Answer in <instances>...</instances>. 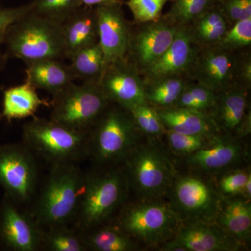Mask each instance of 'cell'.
<instances>
[{"label": "cell", "mask_w": 251, "mask_h": 251, "mask_svg": "<svg viewBox=\"0 0 251 251\" xmlns=\"http://www.w3.org/2000/svg\"><path fill=\"white\" fill-rule=\"evenodd\" d=\"M79 165H52L39 186L29 210L41 228L73 225L85 182V173Z\"/></svg>", "instance_id": "6da1fadb"}, {"label": "cell", "mask_w": 251, "mask_h": 251, "mask_svg": "<svg viewBox=\"0 0 251 251\" xmlns=\"http://www.w3.org/2000/svg\"><path fill=\"white\" fill-rule=\"evenodd\" d=\"M85 175L83 191L73 226L86 230L113 220L130 192L120 165L97 166Z\"/></svg>", "instance_id": "7a4b0ae2"}, {"label": "cell", "mask_w": 251, "mask_h": 251, "mask_svg": "<svg viewBox=\"0 0 251 251\" xmlns=\"http://www.w3.org/2000/svg\"><path fill=\"white\" fill-rule=\"evenodd\" d=\"M142 135L129 110L110 102L87 132V159L97 166L120 165Z\"/></svg>", "instance_id": "3957f363"}, {"label": "cell", "mask_w": 251, "mask_h": 251, "mask_svg": "<svg viewBox=\"0 0 251 251\" xmlns=\"http://www.w3.org/2000/svg\"><path fill=\"white\" fill-rule=\"evenodd\" d=\"M4 46L8 58L21 59L26 65L42 59H65L62 23L31 11L6 29Z\"/></svg>", "instance_id": "277c9868"}, {"label": "cell", "mask_w": 251, "mask_h": 251, "mask_svg": "<svg viewBox=\"0 0 251 251\" xmlns=\"http://www.w3.org/2000/svg\"><path fill=\"white\" fill-rule=\"evenodd\" d=\"M155 143L140 142L120 165L129 191L141 201L167 196L176 175L170 158Z\"/></svg>", "instance_id": "5b68a950"}, {"label": "cell", "mask_w": 251, "mask_h": 251, "mask_svg": "<svg viewBox=\"0 0 251 251\" xmlns=\"http://www.w3.org/2000/svg\"><path fill=\"white\" fill-rule=\"evenodd\" d=\"M23 143L38 158L52 165L80 163L88 158L87 133L77 131L52 119L34 116L23 125Z\"/></svg>", "instance_id": "8992f818"}, {"label": "cell", "mask_w": 251, "mask_h": 251, "mask_svg": "<svg viewBox=\"0 0 251 251\" xmlns=\"http://www.w3.org/2000/svg\"><path fill=\"white\" fill-rule=\"evenodd\" d=\"M113 219L135 242L156 249L173 239L182 224L169 203L161 199L126 202Z\"/></svg>", "instance_id": "52a82bcc"}, {"label": "cell", "mask_w": 251, "mask_h": 251, "mask_svg": "<svg viewBox=\"0 0 251 251\" xmlns=\"http://www.w3.org/2000/svg\"><path fill=\"white\" fill-rule=\"evenodd\" d=\"M167 196L182 223L214 222L223 198L216 184L198 173L175 175Z\"/></svg>", "instance_id": "ba28073f"}, {"label": "cell", "mask_w": 251, "mask_h": 251, "mask_svg": "<svg viewBox=\"0 0 251 251\" xmlns=\"http://www.w3.org/2000/svg\"><path fill=\"white\" fill-rule=\"evenodd\" d=\"M110 103L98 82H74L54 96L50 118L87 133Z\"/></svg>", "instance_id": "9c48e42d"}, {"label": "cell", "mask_w": 251, "mask_h": 251, "mask_svg": "<svg viewBox=\"0 0 251 251\" xmlns=\"http://www.w3.org/2000/svg\"><path fill=\"white\" fill-rule=\"evenodd\" d=\"M37 158L25 144L0 145V185L6 197L26 208L39 186Z\"/></svg>", "instance_id": "30bf717a"}, {"label": "cell", "mask_w": 251, "mask_h": 251, "mask_svg": "<svg viewBox=\"0 0 251 251\" xmlns=\"http://www.w3.org/2000/svg\"><path fill=\"white\" fill-rule=\"evenodd\" d=\"M237 51L216 45L199 48L188 77L216 94L237 85V71L241 54Z\"/></svg>", "instance_id": "8fae6325"}, {"label": "cell", "mask_w": 251, "mask_h": 251, "mask_svg": "<svg viewBox=\"0 0 251 251\" xmlns=\"http://www.w3.org/2000/svg\"><path fill=\"white\" fill-rule=\"evenodd\" d=\"M42 233L30 210L4 196L0 204V248L11 251L42 250Z\"/></svg>", "instance_id": "7c38bea8"}, {"label": "cell", "mask_w": 251, "mask_h": 251, "mask_svg": "<svg viewBox=\"0 0 251 251\" xmlns=\"http://www.w3.org/2000/svg\"><path fill=\"white\" fill-rule=\"evenodd\" d=\"M137 25L138 27L132 26L126 57L140 73L166 52L180 27L168 21L163 15L156 21Z\"/></svg>", "instance_id": "4fadbf2b"}, {"label": "cell", "mask_w": 251, "mask_h": 251, "mask_svg": "<svg viewBox=\"0 0 251 251\" xmlns=\"http://www.w3.org/2000/svg\"><path fill=\"white\" fill-rule=\"evenodd\" d=\"M99 85L110 102L129 111L147 102L139 71L127 57L107 64Z\"/></svg>", "instance_id": "5bb4252c"}, {"label": "cell", "mask_w": 251, "mask_h": 251, "mask_svg": "<svg viewBox=\"0 0 251 251\" xmlns=\"http://www.w3.org/2000/svg\"><path fill=\"white\" fill-rule=\"evenodd\" d=\"M123 4L97 6L98 41L103 50L106 65L126 57L132 25L127 21Z\"/></svg>", "instance_id": "9a60e30c"}, {"label": "cell", "mask_w": 251, "mask_h": 251, "mask_svg": "<svg viewBox=\"0 0 251 251\" xmlns=\"http://www.w3.org/2000/svg\"><path fill=\"white\" fill-rule=\"evenodd\" d=\"M199 47L193 42L188 26L180 27L171 46L156 62L140 73L144 83L171 75H186Z\"/></svg>", "instance_id": "2e32d148"}, {"label": "cell", "mask_w": 251, "mask_h": 251, "mask_svg": "<svg viewBox=\"0 0 251 251\" xmlns=\"http://www.w3.org/2000/svg\"><path fill=\"white\" fill-rule=\"evenodd\" d=\"M244 148L237 138L219 133L196 152L185 157L186 166L203 174L216 175L232 168L242 160Z\"/></svg>", "instance_id": "e0dca14e"}, {"label": "cell", "mask_w": 251, "mask_h": 251, "mask_svg": "<svg viewBox=\"0 0 251 251\" xmlns=\"http://www.w3.org/2000/svg\"><path fill=\"white\" fill-rule=\"evenodd\" d=\"M247 91L240 86L234 85L217 94L211 117L221 133L242 138L251 133Z\"/></svg>", "instance_id": "ac0fdd59"}, {"label": "cell", "mask_w": 251, "mask_h": 251, "mask_svg": "<svg viewBox=\"0 0 251 251\" xmlns=\"http://www.w3.org/2000/svg\"><path fill=\"white\" fill-rule=\"evenodd\" d=\"M173 239L186 251H235L243 247L215 221L182 223Z\"/></svg>", "instance_id": "d6986e66"}, {"label": "cell", "mask_w": 251, "mask_h": 251, "mask_svg": "<svg viewBox=\"0 0 251 251\" xmlns=\"http://www.w3.org/2000/svg\"><path fill=\"white\" fill-rule=\"evenodd\" d=\"M62 32L65 59L98 42L96 8L81 6L62 23Z\"/></svg>", "instance_id": "ffe728a7"}, {"label": "cell", "mask_w": 251, "mask_h": 251, "mask_svg": "<svg viewBox=\"0 0 251 251\" xmlns=\"http://www.w3.org/2000/svg\"><path fill=\"white\" fill-rule=\"evenodd\" d=\"M26 82L36 90H42L52 97L75 80L69 64L62 59H46L27 64Z\"/></svg>", "instance_id": "44dd1931"}, {"label": "cell", "mask_w": 251, "mask_h": 251, "mask_svg": "<svg viewBox=\"0 0 251 251\" xmlns=\"http://www.w3.org/2000/svg\"><path fill=\"white\" fill-rule=\"evenodd\" d=\"M156 109L166 130L206 137L221 133L215 122L207 114L176 107Z\"/></svg>", "instance_id": "7402d4cb"}, {"label": "cell", "mask_w": 251, "mask_h": 251, "mask_svg": "<svg viewBox=\"0 0 251 251\" xmlns=\"http://www.w3.org/2000/svg\"><path fill=\"white\" fill-rule=\"evenodd\" d=\"M251 200L242 196L223 198L215 222L244 247L251 237Z\"/></svg>", "instance_id": "603a6c76"}, {"label": "cell", "mask_w": 251, "mask_h": 251, "mask_svg": "<svg viewBox=\"0 0 251 251\" xmlns=\"http://www.w3.org/2000/svg\"><path fill=\"white\" fill-rule=\"evenodd\" d=\"M80 232L87 251L142 250V247L138 242L112 221Z\"/></svg>", "instance_id": "cb8c5ba5"}, {"label": "cell", "mask_w": 251, "mask_h": 251, "mask_svg": "<svg viewBox=\"0 0 251 251\" xmlns=\"http://www.w3.org/2000/svg\"><path fill=\"white\" fill-rule=\"evenodd\" d=\"M36 90L26 81L21 85L5 90L0 120L5 119L11 122L13 120L34 117L41 106H49L47 101L39 97Z\"/></svg>", "instance_id": "d4e9b609"}, {"label": "cell", "mask_w": 251, "mask_h": 251, "mask_svg": "<svg viewBox=\"0 0 251 251\" xmlns=\"http://www.w3.org/2000/svg\"><path fill=\"white\" fill-rule=\"evenodd\" d=\"M188 27L193 42L206 48L218 45L232 25L216 4Z\"/></svg>", "instance_id": "484cf974"}, {"label": "cell", "mask_w": 251, "mask_h": 251, "mask_svg": "<svg viewBox=\"0 0 251 251\" xmlns=\"http://www.w3.org/2000/svg\"><path fill=\"white\" fill-rule=\"evenodd\" d=\"M75 80L98 82L106 67L103 50L98 42L77 51L69 59Z\"/></svg>", "instance_id": "4316f807"}, {"label": "cell", "mask_w": 251, "mask_h": 251, "mask_svg": "<svg viewBox=\"0 0 251 251\" xmlns=\"http://www.w3.org/2000/svg\"><path fill=\"white\" fill-rule=\"evenodd\" d=\"M187 78L171 75L144 83L147 102L156 108L173 107L189 82Z\"/></svg>", "instance_id": "83f0119b"}, {"label": "cell", "mask_w": 251, "mask_h": 251, "mask_svg": "<svg viewBox=\"0 0 251 251\" xmlns=\"http://www.w3.org/2000/svg\"><path fill=\"white\" fill-rule=\"evenodd\" d=\"M42 250L87 251L82 233L73 225H62L43 229Z\"/></svg>", "instance_id": "f1b7e54d"}, {"label": "cell", "mask_w": 251, "mask_h": 251, "mask_svg": "<svg viewBox=\"0 0 251 251\" xmlns=\"http://www.w3.org/2000/svg\"><path fill=\"white\" fill-rule=\"evenodd\" d=\"M217 94L198 82H188L173 107L196 110L211 116L217 100Z\"/></svg>", "instance_id": "f546056e"}, {"label": "cell", "mask_w": 251, "mask_h": 251, "mask_svg": "<svg viewBox=\"0 0 251 251\" xmlns=\"http://www.w3.org/2000/svg\"><path fill=\"white\" fill-rule=\"evenodd\" d=\"M171 9L163 17L178 26H189L216 4L214 0H169Z\"/></svg>", "instance_id": "4dcf8cb0"}, {"label": "cell", "mask_w": 251, "mask_h": 251, "mask_svg": "<svg viewBox=\"0 0 251 251\" xmlns=\"http://www.w3.org/2000/svg\"><path fill=\"white\" fill-rule=\"evenodd\" d=\"M130 112L138 130L148 139L156 141L165 135L166 128L157 109L151 104L146 102L132 109Z\"/></svg>", "instance_id": "1f68e13d"}, {"label": "cell", "mask_w": 251, "mask_h": 251, "mask_svg": "<svg viewBox=\"0 0 251 251\" xmlns=\"http://www.w3.org/2000/svg\"><path fill=\"white\" fill-rule=\"evenodd\" d=\"M29 4L33 14L59 23L82 6L80 0H31Z\"/></svg>", "instance_id": "d6a6232c"}, {"label": "cell", "mask_w": 251, "mask_h": 251, "mask_svg": "<svg viewBox=\"0 0 251 251\" xmlns=\"http://www.w3.org/2000/svg\"><path fill=\"white\" fill-rule=\"evenodd\" d=\"M165 135L170 150L175 154L184 157L189 156L205 146L213 137L181 134L166 130Z\"/></svg>", "instance_id": "836d02e7"}, {"label": "cell", "mask_w": 251, "mask_h": 251, "mask_svg": "<svg viewBox=\"0 0 251 251\" xmlns=\"http://www.w3.org/2000/svg\"><path fill=\"white\" fill-rule=\"evenodd\" d=\"M169 0H128L124 4L130 10L137 24L160 19L165 5Z\"/></svg>", "instance_id": "e575fe53"}, {"label": "cell", "mask_w": 251, "mask_h": 251, "mask_svg": "<svg viewBox=\"0 0 251 251\" xmlns=\"http://www.w3.org/2000/svg\"><path fill=\"white\" fill-rule=\"evenodd\" d=\"M251 44V18L232 25L218 46L224 49L237 51L250 46Z\"/></svg>", "instance_id": "d590c367"}, {"label": "cell", "mask_w": 251, "mask_h": 251, "mask_svg": "<svg viewBox=\"0 0 251 251\" xmlns=\"http://www.w3.org/2000/svg\"><path fill=\"white\" fill-rule=\"evenodd\" d=\"M251 175L250 170L236 169L225 173L220 178L216 188L223 198L239 196Z\"/></svg>", "instance_id": "8d00e7d4"}, {"label": "cell", "mask_w": 251, "mask_h": 251, "mask_svg": "<svg viewBox=\"0 0 251 251\" xmlns=\"http://www.w3.org/2000/svg\"><path fill=\"white\" fill-rule=\"evenodd\" d=\"M217 4L231 25L251 18V0H225Z\"/></svg>", "instance_id": "74e56055"}, {"label": "cell", "mask_w": 251, "mask_h": 251, "mask_svg": "<svg viewBox=\"0 0 251 251\" xmlns=\"http://www.w3.org/2000/svg\"><path fill=\"white\" fill-rule=\"evenodd\" d=\"M30 11L29 3L14 7H5L0 5V32L6 30L13 23Z\"/></svg>", "instance_id": "f35d334b"}, {"label": "cell", "mask_w": 251, "mask_h": 251, "mask_svg": "<svg viewBox=\"0 0 251 251\" xmlns=\"http://www.w3.org/2000/svg\"><path fill=\"white\" fill-rule=\"evenodd\" d=\"M237 85L249 90L251 86V58L249 54H241L237 71Z\"/></svg>", "instance_id": "ab89813d"}, {"label": "cell", "mask_w": 251, "mask_h": 251, "mask_svg": "<svg viewBox=\"0 0 251 251\" xmlns=\"http://www.w3.org/2000/svg\"><path fill=\"white\" fill-rule=\"evenodd\" d=\"M82 6L89 7H97L104 5L120 4H124V0H80Z\"/></svg>", "instance_id": "60d3db41"}, {"label": "cell", "mask_w": 251, "mask_h": 251, "mask_svg": "<svg viewBox=\"0 0 251 251\" xmlns=\"http://www.w3.org/2000/svg\"><path fill=\"white\" fill-rule=\"evenodd\" d=\"M5 31L6 30L0 32V72L5 67L8 59L7 55L2 51V46H4Z\"/></svg>", "instance_id": "b9f144b4"}, {"label": "cell", "mask_w": 251, "mask_h": 251, "mask_svg": "<svg viewBox=\"0 0 251 251\" xmlns=\"http://www.w3.org/2000/svg\"><path fill=\"white\" fill-rule=\"evenodd\" d=\"M242 198H246V199L251 200V175L249 176L248 179L247 183H246L245 186L243 188L242 193L240 196Z\"/></svg>", "instance_id": "7bdbcfd3"}, {"label": "cell", "mask_w": 251, "mask_h": 251, "mask_svg": "<svg viewBox=\"0 0 251 251\" xmlns=\"http://www.w3.org/2000/svg\"><path fill=\"white\" fill-rule=\"evenodd\" d=\"M224 1H225V0H214L216 4H219V3L223 2Z\"/></svg>", "instance_id": "ee69618b"}]
</instances>
